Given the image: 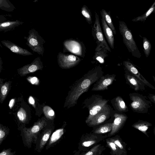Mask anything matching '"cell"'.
I'll return each instance as SVG.
<instances>
[{
    "instance_id": "obj_14",
    "label": "cell",
    "mask_w": 155,
    "mask_h": 155,
    "mask_svg": "<svg viewBox=\"0 0 155 155\" xmlns=\"http://www.w3.org/2000/svg\"><path fill=\"white\" fill-rule=\"evenodd\" d=\"M123 63L126 70L143 82L145 85L152 89H155V87L146 80L133 64L128 61H124Z\"/></svg>"
},
{
    "instance_id": "obj_4",
    "label": "cell",
    "mask_w": 155,
    "mask_h": 155,
    "mask_svg": "<svg viewBox=\"0 0 155 155\" xmlns=\"http://www.w3.org/2000/svg\"><path fill=\"white\" fill-rule=\"evenodd\" d=\"M26 40V44L34 52L43 56L45 48L44 44L45 41L34 28L30 29Z\"/></svg>"
},
{
    "instance_id": "obj_13",
    "label": "cell",
    "mask_w": 155,
    "mask_h": 155,
    "mask_svg": "<svg viewBox=\"0 0 155 155\" xmlns=\"http://www.w3.org/2000/svg\"><path fill=\"white\" fill-rule=\"evenodd\" d=\"M64 52L69 51L80 56L83 54V49L79 41L74 40L68 39L63 42Z\"/></svg>"
},
{
    "instance_id": "obj_5",
    "label": "cell",
    "mask_w": 155,
    "mask_h": 155,
    "mask_svg": "<svg viewBox=\"0 0 155 155\" xmlns=\"http://www.w3.org/2000/svg\"><path fill=\"white\" fill-rule=\"evenodd\" d=\"M107 137L106 135H103L94 133L84 134L81 137L79 143V150L87 151L91 146L97 144Z\"/></svg>"
},
{
    "instance_id": "obj_22",
    "label": "cell",
    "mask_w": 155,
    "mask_h": 155,
    "mask_svg": "<svg viewBox=\"0 0 155 155\" xmlns=\"http://www.w3.org/2000/svg\"><path fill=\"white\" fill-rule=\"evenodd\" d=\"M107 144L111 150V155H123L125 152L121 150L110 138L106 139Z\"/></svg>"
},
{
    "instance_id": "obj_9",
    "label": "cell",
    "mask_w": 155,
    "mask_h": 155,
    "mask_svg": "<svg viewBox=\"0 0 155 155\" xmlns=\"http://www.w3.org/2000/svg\"><path fill=\"white\" fill-rule=\"evenodd\" d=\"M45 119L41 120L35 123L31 127L27 129L24 132L25 140L27 143H30L34 139L36 138V136L39 131L46 125Z\"/></svg>"
},
{
    "instance_id": "obj_25",
    "label": "cell",
    "mask_w": 155,
    "mask_h": 155,
    "mask_svg": "<svg viewBox=\"0 0 155 155\" xmlns=\"http://www.w3.org/2000/svg\"><path fill=\"white\" fill-rule=\"evenodd\" d=\"M152 125V124L147 121L142 120H139L137 122L134 124L132 126L146 134V131L149 127Z\"/></svg>"
},
{
    "instance_id": "obj_34",
    "label": "cell",
    "mask_w": 155,
    "mask_h": 155,
    "mask_svg": "<svg viewBox=\"0 0 155 155\" xmlns=\"http://www.w3.org/2000/svg\"><path fill=\"white\" fill-rule=\"evenodd\" d=\"M17 115L19 120L22 122H24L26 119L27 114L25 110L22 107L18 111Z\"/></svg>"
},
{
    "instance_id": "obj_39",
    "label": "cell",
    "mask_w": 155,
    "mask_h": 155,
    "mask_svg": "<svg viewBox=\"0 0 155 155\" xmlns=\"http://www.w3.org/2000/svg\"><path fill=\"white\" fill-rule=\"evenodd\" d=\"M29 103L33 106L35 105V101L33 97L31 96H30L28 98Z\"/></svg>"
},
{
    "instance_id": "obj_11",
    "label": "cell",
    "mask_w": 155,
    "mask_h": 155,
    "mask_svg": "<svg viewBox=\"0 0 155 155\" xmlns=\"http://www.w3.org/2000/svg\"><path fill=\"white\" fill-rule=\"evenodd\" d=\"M115 76L114 74H107L102 76L94 85L91 90L103 91L107 89V87L113 83Z\"/></svg>"
},
{
    "instance_id": "obj_32",
    "label": "cell",
    "mask_w": 155,
    "mask_h": 155,
    "mask_svg": "<svg viewBox=\"0 0 155 155\" xmlns=\"http://www.w3.org/2000/svg\"><path fill=\"white\" fill-rule=\"evenodd\" d=\"M43 111L45 116L50 119H53L55 116L54 110L49 106H46L43 108Z\"/></svg>"
},
{
    "instance_id": "obj_16",
    "label": "cell",
    "mask_w": 155,
    "mask_h": 155,
    "mask_svg": "<svg viewBox=\"0 0 155 155\" xmlns=\"http://www.w3.org/2000/svg\"><path fill=\"white\" fill-rule=\"evenodd\" d=\"M1 42L7 48L16 54L24 56H28L33 55L32 53L28 50L22 48L15 43L8 40H2L1 41Z\"/></svg>"
},
{
    "instance_id": "obj_7",
    "label": "cell",
    "mask_w": 155,
    "mask_h": 155,
    "mask_svg": "<svg viewBox=\"0 0 155 155\" xmlns=\"http://www.w3.org/2000/svg\"><path fill=\"white\" fill-rule=\"evenodd\" d=\"M57 58L59 66L63 69H69L75 67L81 61L77 56L65 54L61 52L58 53Z\"/></svg>"
},
{
    "instance_id": "obj_10",
    "label": "cell",
    "mask_w": 155,
    "mask_h": 155,
    "mask_svg": "<svg viewBox=\"0 0 155 155\" xmlns=\"http://www.w3.org/2000/svg\"><path fill=\"white\" fill-rule=\"evenodd\" d=\"M43 67L42 62L40 57L36 58L30 64L24 65L18 70L19 74L24 76L29 73L41 70Z\"/></svg>"
},
{
    "instance_id": "obj_44",
    "label": "cell",
    "mask_w": 155,
    "mask_h": 155,
    "mask_svg": "<svg viewBox=\"0 0 155 155\" xmlns=\"http://www.w3.org/2000/svg\"><path fill=\"white\" fill-rule=\"evenodd\" d=\"M154 132H155V127H154Z\"/></svg>"
},
{
    "instance_id": "obj_31",
    "label": "cell",
    "mask_w": 155,
    "mask_h": 155,
    "mask_svg": "<svg viewBox=\"0 0 155 155\" xmlns=\"http://www.w3.org/2000/svg\"><path fill=\"white\" fill-rule=\"evenodd\" d=\"M110 138L121 150L125 153V146L118 135H116Z\"/></svg>"
},
{
    "instance_id": "obj_33",
    "label": "cell",
    "mask_w": 155,
    "mask_h": 155,
    "mask_svg": "<svg viewBox=\"0 0 155 155\" xmlns=\"http://www.w3.org/2000/svg\"><path fill=\"white\" fill-rule=\"evenodd\" d=\"M63 134V129H59L55 131L52 134L50 141V144L56 142L59 139Z\"/></svg>"
},
{
    "instance_id": "obj_37",
    "label": "cell",
    "mask_w": 155,
    "mask_h": 155,
    "mask_svg": "<svg viewBox=\"0 0 155 155\" xmlns=\"http://www.w3.org/2000/svg\"><path fill=\"white\" fill-rule=\"evenodd\" d=\"M148 97L150 101L155 104V94H148Z\"/></svg>"
},
{
    "instance_id": "obj_29",
    "label": "cell",
    "mask_w": 155,
    "mask_h": 155,
    "mask_svg": "<svg viewBox=\"0 0 155 155\" xmlns=\"http://www.w3.org/2000/svg\"><path fill=\"white\" fill-rule=\"evenodd\" d=\"M143 50L146 58L149 55L151 49V45L150 41L145 37H143Z\"/></svg>"
},
{
    "instance_id": "obj_20",
    "label": "cell",
    "mask_w": 155,
    "mask_h": 155,
    "mask_svg": "<svg viewBox=\"0 0 155 155\" xmlns=\"http://www.w3.org/2000/svg\"><path fill=\"white\" fill-rule=\"evenodd\" d=\"M23 23V22L18 20L1 23L0 24V31L6 32L9 31Z\"/></svg>"
},
{
    "instance_id": "obj_30",
    "label": "cell",
    "mask_w": 155,
    "mask_h": 155,
    "mask_svg": "<svg viewBox=\"0 0 155 155\" xmlns=\"http://www.w3.org/2000/svg\"><path fill=\"white\" fill-rule=\"evenodd\" d=\"M10 84L6 82L1 88L0 98L1 103L3 102L6 96L9 89Z\"/></svg>"
},
{
    "instance_id": "obj_15",
    "label": "cell",
    "mask_w": 155,
    "mask_h": 155,
    "mask_svg": "<svg viewBox=\"0 0 155 155\" xmlns=\"http://www.w3.org/2000/svg\"><path fill=\"white\" fill-rule=\"evenodd\" d=\"M125 77L127 83L130 87L136 91L145 90V85L131 74L126 70Z\"/></svg>"
},
{
    "instance_id": "obj_2",
    "label": "cell",
    "mask_w": 155,
    "mask_h": 155,
    "mask_svg": "<svg viewBox=\"0 0 155 155\" xmlns=\"http://www.w3.org/2000/svg\"><path fill=\"white\" fill-rule=\"evenodd\" d=\"M119 29L122 37L123 42L128 51L133 56L140 58L141 54L134 39L131 31L123 21H119Z\"/></svg>"
},
{
    "instance_id": "obj_3",
    "label": "cell",
    "mask_w": 155,
    "mask_h": 155,
    "mask_svg": "<svg viewBox=\"0 0 155 155\" xmlns=\"http://www.w3.org/2000/svg\"><path fill=\"white\" fill-rule=\"evenodd\" d=\"M131 102L130 106L135 112L138 113H147L151 106V102L146 96L136 93L129 94Z\"/></svg>"
},
{
    "instance_id": "obj_19",
    "label": "cell",
    "mask_w": 155,
    "mask_h": 155,
    "mask_svg": "<svg viewBox=\"0 0 155 155\" xmlns=\"http://www.w3.org/2000/svg\"><path fill=\"white\" fill-rule=\"evenodd\" d=\"M108 51L105 48L97 46L95 49L93 59L101 63H103L104 62V59L108 56L107 53Z\"/></svg>"
},
{
    "instance_id": "obj_1",
    "label": "cell",
    "mask_w": 155,
    "mask_h": 155,
    "mask_svg": "<svg viewBox=\"0 0 155 155\" xmlns=\"http://www.w3.org/2000/svg\"><path fill=\"white\" fill-rule=\"evenodd\" d=\"M103 73L101 68L98 66L89 71L76 81L69 93L64 107L69 108L74 106L79 97L103 76Z\"/></svg>"
},
{
    "instance_id": "obj_23",
    "label": "cell",
    "mask_w": 155,
    "mask_h": 155,
    "mask_svg": "<svg viewBox=\"0 0 155 155\" xmlns=\"http://www.w3.org/2000/svg\"><path fill=\"white\" fill-rule=\"evenodd\" d=\"M153 13H155V1L144 14L133 19L132 21L134 22H144L150 15Z\"/></svg>"
},
{
    "instance_id": "obj_43",
    "label": "cell",
    "mask_w": 155,
    "mask_h": 155,
    "mask_svg": "<svg viewBox=\"0 0 155 155\" xmlns=\"http://www.w3.org/2000/svg\"><path fill=\"white\" fill-rule=\"evenodd\" d=\"M153 78L154 81L155 82V76H153Z\"/></svg>"
},
{
    "instance_id": "obj_27",
    "label": "cell",
    "mask_w": 155,
    "mask_h": 155,
    "mask_svg": "<svg viewBox=\"0 0 155 155\" xmlns=\"http://www.w3.org/2000/svg\"><path fill=\"white\" fill-rule=\"evenodd\" d=\"M112 123H107L99 126L96 129L93 133L101 134L110 132L112 130Z\"/></svg>"
},
{
    "instance_id": "obj_28",
    "label": "cell",
    "mask_w": 155,
    "mask_h": 155,
    "mask_svg": "<svg viewBox=\"0 0 155 155\" xmlns=\"http://www.w3.org/2000/svg\"><path fill=\"white\" fill-rule=\"evenodd\" d=\"M81 12L82 15L85 17L88 23L92 24V15L90 10L85 5H83L81 8Z\"/></svg>"
},
{
    "instance_id": "obj_45",
    "label": "cell",
    "mask_w": 155,
    "mask_h": 155,
    "mask_svg": "<svg viewBox=\"0 0 155 155\" xmlns=\"http://www.w3.org/2000/svg\"><path fill=\"white\" fill-rule=\"evenodd\" d=\"M125 155V154H124V155Z\"/></svg>"
},
{
    "instance_id": "obj_17",
    "label": "cell",
    "mask_w": 155,
    "mask_h": 155,
    "mask_svg": "<svg viewBox=\"0 0 155 155\" xmlns=\"http://www.w3.org/2000/svg\"><path fill=\"white\" fill-rule=\"evenodd\" d=\"M115 118L112 123V130L108 134L110 137L116 134L121 128L126 121L127 117L125 114L115 113Z\"/></svg>"
},
{
    "instance_id": "obj_12",
    "label": "cell",
    "mask_w": 155,
    "mask_h": 155,
    "mask_svg": "<svg viewBox=\"0 0 155 155\" xmlns=\"http://www.w3.org/2000/svg\"><path fill=\"white\" fill-rule=\"evenodd\" d=\"M110 113V109L106 105L87 124L88 125L93 126L103 123L109 117Z\"/></svg>"
},
{
    "instance_id": "obj_40",
    "label": "cell",
    "mask_w": 155,
    "mask_h": 155,
    "mask_svg": "<svg viewBox=\"0 0 155 155\" xmlns=\"http://www.w3.org/2000/svg\"><path fill=\"white\" fill-rule=\"evenodd\" d=\"M15 102V99L14 98L11 99L9 103V107L10 109L12 108L13 107Z\"/></svg>"
},
{
    "instance_id": "obj_41",
    "label": "cell",
    "mask_w": 155,
    "mask_h": 155,
    "mask_svg": "<svg viewBox=\"0 0 155 155\" xmlns=\"http://www.w3.org/2000/svg\"><path fill=\"white\" fill-rule=\"evenodd\" d=\"M0 155H11L9 151L5 150L1 153Z\"/></svg>"
},
{
    "instance_id": "obj_42",
    "label": "cell",
    "mask_w": 155,
    "mask_h": 155,
    "mask_svg": "<svg viewBox=\"0 0 155 155\" xmlns=\"http://www.w3.org/2000/svg\"><path fill=\"white\" fill-rule=\"evenodd\" d=\"M84 152L82 153H80V151H79V152L76 153L74 155H82L83 154Z\"/></svg>"
},
{
    "instance_id": "obj_26",
    "label": "cell",
    "mask_w": 155,
    "mask_h": 155,
    "mask_svg": "<svg viewBox=\"0 0 155 155\" xmlns=\"http://www.w3.org/2000/svg\"><path fill=\"white\" fill-rule=\"evenodd\" d=\"M115 106L117 110L121 112H126L128 108L124 100L120 97L117 96L115 100Z\"/></svg>"
},
{
    "instance_id": "obj_6",
    "label": "cell",
    "mask_w": 155,
    "mask_h": 155,
    "mask_svg": "<svg viewBox=\"0 0 155 155\" xmlns=\"http://www.w3.org/2000/svg\"><path fill=\"white\" fill-rule=\"evenodd\" d=\"M95 13V20L92 30V34L94 39L97 44V46L103 47L109 52H111L110 49L107 42L103 34L99 15L96 12Z\"/></svg>"
},
{
    "instance_id": "obj_8",
    "label": "cell",
    "mask_w": 155,
    "mask_h": 155,
    "mask_svg": "<svg viewBox=\"0 0 155 155\" xmlns=\"http://www.w3.org/2000/svg\"><path fill=\"white\" fill-rule=\"evenodd\" d=\"M108 100L103 99L99 95H96L88 107L89 114L85 122L87 124L105 106L107 105Z\"/></svg>"
},
{
    "instance_id": "obj_24",
    "label": "cell",
    "mask_w": 155,
    "mask_h": 155,
    "mask_svg": "<svg viewBox=\"0 0 155 155\" xmlns=\"http://www.w3.org/2000/svg\"><path fill=\"white\" fill-rule=\"evenodd\" d=\"M105 149L104 146L101 144H97L87 151L84 152L82 155H101Z\"/></svg>"
},
{
    "instance_id": "obj_36",
    "label": "cell",
    "mask_w": 155,
    "mask_h": 155,
    "mask_svg": "<svg viewBox=\"0 0 155 155\" xmlns=\"http://www.w3.org/2000/svg\"><path fill=\"white\" fill-rule=\"evenodd\" d=\"M28 80L33 84L36 85L39 83V80L38 78L35 77H29L28 78Z\"/></svg>"
},
{
    "instance_id": "obj_21",
    "label": "cell",
    "mask_w": 155,
    "mask_h": 155,
    "mask_svg": "<svg viewBox=\"0 0 155 155\" xmlns=\"http://www.w3.org/2000/svg\"><path fill=\"white\" fill-rule=\"evenodd\" d=\"M102 18L106 22L108 26L113 31L114 34L116 35V31L112 21L110 13L107 12L104 9H102L100 12Z\"/></svg>"
},
{
    "instance_id": "obj_18",
    "label": "cell",
    "mask_w": 155,
    "mask_h": 155,
    "mask_svg": "<svg viewBox=\"0 0 155 155\" xmlns=\"http://www.w3.org/2000/svg\"><path fill=\"white\" fill-rule=\"evenodd\" d=\"M101 22L104 34L110 48H114V34L110 28L108 26L105 21L101 19Z\"/></svg>"
},
{
    "instance_id": "obj_38",
    "label": "cell",
    "mask_w": 155,
    "mask_h": 155,
    "mask_svg": "<svg viewBox=\"0 0 155 155\" xmlns=\"http://www.w3.org/2000/svg\"><path fill=\"white\" fill-rule=\"evenodd\" d=\"M5 135V131L1 128L0 130V143H1Z\"/></svg>"
},
{
    "instance_id": "obj_35",
    "label": "cell",
    "mask_w": 155,
    "mask_h": 155,
    "mask_svg": "<svg viewBox=\"0 0 155 155\" xmlns=\"http://www.w3.org/2000/svg\"><path fill=\"white\" fill-rule=\"evenodd\" d=\"M51 131L50 130L46 132L43 136L40 144V147L42 148L44 146L49 138Z\"/></svg>"
}]
</instances>
